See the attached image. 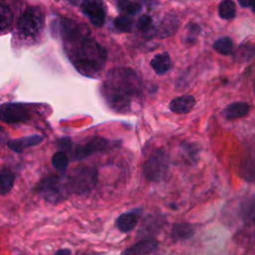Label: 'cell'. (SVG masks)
Instances as JSON below:
<instances>
[{
  "instance_id": "obj_9",
  "label": "cell",
  "mask_w": 255,
  "mask_h": 255,
  "mask_svg": "<svg viewBox=\"0 0 255 255\" xmlns=\"http://www.w3.org/2000/svg\"><path fill=\"white\" fill-rule=\"evenodd\" d=\"M80 6L94 26L100 28L105 24L106 10L103 0H82Z\"/></svg>"
},
{
  "instance_id": "obj_12",
  "label": "cell",
  "mask_w": 255,
  "mask_h": 255,
  "mask_svg": "<svg viewBox=\"0 0 255 255\" xmlns=\"http://www.w3.org/2000/svg\"><path fill=\"white\" fill-rule=\"evenodd\" d=\"M44 137L41 134H32L28 136H23L16 139H11L8 141V147L15 152H22L24 149L32 146H36L43 141Z\"/></svg>"
},
{
  "instance_id": "obj_16",
  "label": "cell",
  "mask_w": 255,
  "mask_h": 255,
  "mask_svg": "<svg viewBox=\"0 0 255 255\" xmlns=\"http://www.w3.org/2000/svg\"><path fill=\"white\" fill-rule=\"evenodd\" d=\"M249 113V105L244 102H236L228 105L222 112L228 120H236L245 117Z\"/></svg>"
},
{
  "instance_id": "obj_28",
  "label": "cell",
  "mask_w": 255,
  "mask_h": 255,
  "mask_svg": "<svg viewBox=\"0 0 255 255\" xmlns=\"http://www.w3.org/2000/svg\"><path fill=\"white\" fill-rule=\"evenodd\" d=\"M137 28L143 34H149L153 30L152 18L148 15H141L137 20Z\"/></svg>"
},
{
  "instance_id": "obj_24",
  "label": "cell",
  "mask_w": 255,
  "mask_h": 255,
  "mask_svg": "<svg viewBox=\"0 0 255 255\" xmlns=\"http://www.w3.org/2000/svg\"><path fill=\"white\" fill-rule=\"evenodd\" d=\"M117 6L121 12L127 15H134L141 9L140 3L132 0H118Z\"/></svg>"
},
{
  "instance_id": "obj_14",
  "label": "cell",
  "mask_w": 255,
  "mask_h": 255,
  "mask_svg": "<svg viewBox=\"0 0 255 255\" xmlns=\"http://www.w3.org/2000/svg\"><path fill=\"white\" fill-rule=\"evenodd\" d=\"M137 223H138V213H136L135 211L124 212L120 214L115 221L117 228L123 233L130 232L131 230L134 229Z\"/></svg>"
},
{
  "instance_id": "obj_8",
  "label": "cell",
  "mask_w": 255,
  "mask_h": 255,
  "mask_svg": "<svg viewBox=\"0 0 255 255\" xmlns=\"http://www.w3.org/2000/svg\"><path fill=\"white\" fill-rule=\"evenodd\" d=\"M29 109L20 103H4L0 105V121L6 124H23L31 119Z\"/></svg>"
},
{
  "instance_id": "obj_11",
  "label": "cell",
  "mask_w": 255,
  "mask_h": 255,
  "mask_svg": "<svg viewBox=\"0 0 255 255\" xmlns=\"http://www.w3.org/2000/svg\"><path fill=\"white\" fill-rule=\"evenodd\" d=\"M164 224V219L159 215H148L142 221V224L137 232V237L142 239L151 238L150 236L156 233Z\"/></svg>"
},
{
  "instance_id": "obj_22",
  "label": "cell",
  "mask_w": 255,
  "mask_h": 255,
  "mask_svg": "<svg viewBox=\"0 0 255 255\" xmlns=\"http://www.w3.org/2000/svg\"><path fill=\"white\" fill-rule=\"evenodd\" d=\"M13 23V13L11 9L5 5L0 4V34L7 32Z\"/></svg>"
},
{
  "instance_id": "obj_3",
  "label": "cell",
  "mask_w": 255,
  "mask_h": 255,
  "mask_svg": "<svg viewBox=\"0 0 255 255\" xmlns=\"http://www.w3.org/2000/svg\"><path fill=\"white\" fill-rule=\"evenodd\" d=\"M35 190L44 200L50 203H59L72 194L68 175L46 177L37 184Z\"/></svg>"
},
{
  "instance_id": "obj_20",
  "label": "cell",
  "mask_w": 255,
  "mask_h": 255,
  "mask_svg": "<svg viewBox=\"0 0 255 255\" xmlns=\"http://www.w3.org/2000/svg\"><path fill=\"white\" fill-rule=\"evenodd\" d=\"M15 182V174L7 168L0 170V195L8 194Z\"/></svg>"
},
{
  "instance_id": "obj_27",
  "label": "cell",
  "mask_w": 255,
  "mask_h": 255,
  "mask_svg": "<svg viewBox=\"0 0 255 255\" xmlns=\"http://www.w3.org/2000/svg\"><path fill=\"white\" fill-rule=\"evenodd\" d=\"M132 24H133V21L128 15L119 16L114 20V25H115L116 29L121 32H125V33L131 31Z\"/></svg>"
},
{
  "instance_id": "obj_1",
  "label": "cell",
  "mask_w": 255,
  "mask_h": 255,
  "mask_svg": "<svg viewBox=\"0 0 255 255\" xmlns=\"http://www.w3.org/2000/svg\"><path fill=\"white\" fill-rule=\"evenodd\" d=\"M60 27L66 54L74 67L86 77L100 75L108 57L105 47L91 37L86 27L70 19H62Z\"/></svg>"
},
{
  "instance_id": "obj_23",
  "label": "cell",
  "mask_w": 255,
  "mask_h": 255,
  "mask_svg": "<svg viewBox=\"0 0 255 255\" xmlns=\"http://www.w3.org/2000/svg\"><path fill=\"white\" fill-rule=\"evenodd\" d=\"M218 14L224 20H231L235 17L236 7L232 0H223L218 6Z\"/></svg>"
},
{
  "instance_id": "obj_6",
  "label": "cell",
  "mask_w": 255,
  "mask_h": 255,
  "mask_svg": "<svg viewBox=\"0 0 255 255\" xmlns=\"http://www.w3.org/2000/svg\"><path fill=\"white\" fill-rule=\"evenodd\" d=\"M168 157L164 150H154L143 164L144 177L151 182L162 180L167 172Z\"/></svg>"
},
{
  "instance_id": "obj_33",
  "label": "cell",
  "mask_w": 255,
  "mask_h": 255,
  "mask_svg": "<svg viewBox=\"0 0 255 255\" xmlns=\"http://www.w3.org/2000/svg\"><path fill=\"white\" fill-rule=\"evenodd\" d=\"M251 10H252V12H254L255 13V2L253 3V5L251 6Z\"/></svg>"
},
{
  "instance_id": "obj_13",
  "label": "cell",
  "mask_w": 255,
  "mask_h": 255,
  "mask_svg": "<svg viewBox=\"0 0 255 255\" xmlns=\"http://www.w3.org/2000/svg\"><path fill=\"white\" fill-rule=\"evenodd\" d=\"M195 106V98L191 95H183L173 99L169 103V109L172 113L177 115H184L189 113Z\"/></svg>"
},
{
  "instance_id": "obj_30",
  "label": "cell",
  "mask_w": 255,
  "mask_h": 255,
  "mask_svg": "<svg viewBox=\"0 0 255 255\" xmlns=\"http://www.w3.org/2000/svg\"><path fill=\"white\" fill-rule=\"evenodd\" d=\"M72 145V141L69 137H62L58 140V146L60 148V150L64 151L66 149H69Z\"/></svg>"
},
{
  "instance_id": "obj_26",
  "label": "cell",
  "mask_w": 255,
  "mask_h": 255,
  "mask_svg": "<svg viewBox=\"0 0 255 255\" xmlns=\"http://www.w3.org/2000/svg\"><path fill=\"white\" fill-rule=\"evenodd\" d=\"M253 57H255V46L250 44L241 45L235 54V58L240 62L249 61Z\"/></svg>"
},
{
  "instance_id": "obj_4",
  "label": "cell",
  "mask_w": 255,
  "mask_h": 255,
  "mask_svg": "<svg viewBox=\"0 0 255 255\" xmlns=\"http://www.w3.org/2000/svg\"><path fill=\"white\" fill-rule=\"evenodd\" d=\"M44 28V13L36 6L28 7L20 16L17 23L19 36L24 39H33L39 36Z\"/></svg>"
},
{
  "instance_id": "obj_2",
  "label": "cell",
  "mask_w": 255,
  "mask_h": 255,
  "mask_svg": "<svg viewBox=\"0 0 255 255\" xmlns=\"http://www.w3.org/2000/svg\"><path fill=\"white\" fill-rule=\"evenodd\" d=\"M140 82L137 74L129 68L112 69L106 76L101 93L107 106L117 113H128L138 98Z\"/></svg>"
},
{
  "instance_id": "obj_10",
  "label": "cell",
  "mask_w": 255,
  "mask_h": 255,
  "mask_svg": "<svg viewBox=\"0 0 255 255\" xmlns=\"http://www.w3.org/2000/svg\"><path fill=\"white\" fill-rule=\"evenodd\" d=\"M158 246V241L154 238H145L137 241L133 245L126 248L123 255H148L155 251Z\"/></svg>"
},
{
  "instance_id": "obj_21",
  "label": "cell",
  "mask_w": 255,
  "mask_h": 255,
  "mask_svg": "<svg viewBox=\"0 0 255 255\" xmlns=\"http://www.w3.org/2000/svg\"><path fill=\"white\" fill-rule=\"evenodd\" d=\"M52 165L54 168L59 172L64 174L68 168L69 165V157L65 151L59 150L55 152L51 158Z\"/></svg>"
},
{
  "instance_id": "obj_19",
  "label": "cell",
  "mask_w": 255,
  "mask_h": 255,
  "mask_svg": "<svg viewBox=\"0 0 255 255\" xmlns=\"http://www.w3.org/2000/svg\"><path fill=\"white\" fill-rule=\"evenodd\" d=\"M239 213L244 221H249L255 218V195L249 196L241 201Z\"/></svg>"
},
{
  "instance_id": "obj_17",
  "label": "cell",
  "mask_w": 255,
  "mask_h": 255,
  "mask_svg": "<svg viewBox=\"0 0 255 255\" xmlns=\"http://www.w3.org/2000/svg\"><path fill=\"white\" fill-rule=\"evenodd\" d=\"M150 66L157 75H164L171 67L169 54L167 52H163L155 55L150 61Z\"/></svg>"
},
{
  "instance_id": "obj_32",
  "label": "cell",
  "mask_w": 255,
  "mask_h": 255,
  "mask_svg": "<svg viewBox=\"0 0 255 255\" xmlns=\"http://www.w3.org/2000/svg\"><path fill=\"white\" fill-rule=\"evenodd\" d=\"M55 255H72V253H71L70 249L62 248V249H59L58 251H56Z\"/></svg>"
},
{
  "instance_id": "obj_7",
  "label": "cell",
  "mask_w": 255,
  "mask_h": 255,
  "mask_svg": "<svg viewBox=\"0 0 255 255\" xmlns=\"http://www.w3.org/2000/svg\"><path fill=\"white\" fill-rule=\"evenodd\" d=\"M116 144H117L116 141H112L108 138L101 137V136H95L89 141H87L86 143L78 145L75 148L73 152V159L74 160L84 159L95 153L108 150L116 146Z\"/></svg>"
},
{
  "instance_id": "obj_31",
  "label": "cell",
  "mask_w": 255,
  "mask_h": 255,
  "mask_svg": "<svg viewBox=\"0 0 255 255\" xmlns=\"http://www.w3.org/2000/svg\"><path fill=\"white\" fill-rule=\"evenodd\" d=\"M238 2H239V4L242 7H249V8H251V6L255 2V0H238Z\"/></svg>"
},
{
  "instance_id": "obj_18",
  "label": "cell",
  "mask_w": 255,
  "mask_h": 255,
  "mask_svg": "<svg viewBox=\"0 0 255 255\" xmlns=\"http://www.w3.org/2000/svg\"><path fill=\"white\" fill-rule=\"evenodd\" d=\"M178 27V20L173 15H166L160 22L158 28L156 29V34L160 38L169 37L176 31Z\"/></svg>"
},
{
  "instance_id": "obj_15",
  "label": "cell",
  "mask_w": 255,
  "mask_h": 255,
  "mask_svg": "<svg viewBox=\"0 0 255 255\" xmlns=\"http://www.w3.org/2000/svg\"><path fill=\"white\" fill-rule=\"evenodd\" d=\"M194 234L193 227L185 222H176L172 225L170 230V237L173 241L187 240Z\"/></svg>"
},
{
  "instance_id": "obj_25",
  "label": "cell",
  "mask_w": 255,
  "mask_h": 255,
  "mask_svg": "<svg viewBox=\"0 0 255 255\" xmlns=\"http://www.w3.org/2000/svg\"><path fill=\"white\" fill-rule=\"evenodd\" d=\"M213 49L222 55H230L233 50V42L229 37H222L213 44Z\"/></svg>"
},
{
  "instance_id": "obj_29",
  "label": "cell",
  "mask_w": 255,
  "mask_h": 255,
  "mask_svg": "<svg viewBox=\"0 0 255 255\" xmlns=\"http://www.w3.org/2000/svg\"><path fill=\"white\" fill-rule=\"evenodd\" d=\"M200 32V28L197 26V25H194V24H191V26L188 28V34H187V41L189 43L193 42V39L192 38H196V36L198 35V33Z\"/></svg>"
},
{
  "instance_id": "obj_5",
  "label": "cell",
  "mask_w": 255,
  "mask_h": 255,
  "mask_svg": "<svg viewBox=\"0 0 255 255\" xmlns=\"http://www.w3.org/2000/svg\"><path fill=\"white\" fill-rule=\"evenodd\" d=\"M68 181L72 194L87 195L98 182V171L93 167H82L69 175Z\"/></svg>"
},
{
  "instance_id": "obj_34",
  "label": "cell",
  "mask_w": 255,
  "mask_h": 255,
  "mask_svg": "<svg viewBox=\"0 0 255 255\" xmlns=\"http://www.w3.org/2000/svg\"><path fill=\"white\" fill-rule=\"evenodd\" d=\"M254 93H255V80H254Z\"/></svg>"
}]
</instances>
